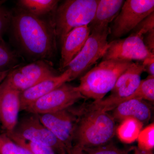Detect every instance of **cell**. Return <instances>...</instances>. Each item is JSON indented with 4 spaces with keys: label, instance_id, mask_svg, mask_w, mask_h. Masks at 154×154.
<instances>
[{
    "label": "cell",
    "instance_id": "6da1fadb",
    "mask_svg": "<svg viewBox=\"0 0 154 154\" xmlns=\"http://www.w3.org/2000/svg\"><path fill=\"white\" fill-rule=\"evenodd\" d=\"M11 14L12 35L22 52L35 61L52 58L57 50L53 21L48 22L20 8Z\"/></svg>",
    "mask_w": 154,
    "mask_h": 154
},
{
    "label": "cell",
    "instance_id": "7a4b0ae2",
    "mask_svg": "<svg viewBox=\"0 0 154 154\" xmlns=\"http://www.w3.org/2000/svg\"><path fill=\"white\" fill-rule=\"evenodd\" d=\"M79 108V116L75 131V144L84 149L109 143L116 132L113 116L107 112L83 111Z\"/></svg>",
    "mask_w": 154,
    "mask_h": 154
},
{
    "label": "cell",
    "instance_id": "3957f363",
    "mask_svg": "<svg viewBox=\"0 0 154 154\" xmlns=\"http://www.w3.org/2000/svg\"><path fill=\"white\" fill-rule=\"evenodd\" d=\"M133 62L102 60L80 79L78 90L85 98L99 101L112 91L120 75Z\"/></svg>",
    "mask_w": 154,
    "mask_h": 154
},
{
    "label": "cell",
    "instance_id": "277c9868",
    "mask_svg": "<svg viewBox=\"0 0 154 154\" xmlns=\"http://www.w3.org/2000/svg\"><path fill=\"white\" fill-rule=\"evenodd\" d=\"M98 2L99 0H66L57 8L53 21L57 38L61 44L74 28L91 24Z\"/></svg>",
    "mask_w": 154,
    "mask_h": 154
},
{
    "label": "cell",
    "instance_id": "5b68a950",
    "mask_svg": "<svg viewBox=\"0 0 154 154\" xmlns=\"http://www.w3.org/2000/svg\"><path fill=\"white\" fill-rule=\"evenodd\" d=\"M145 72L142 63L133 62L118 78L111 94L107 98L82 106L85 111L107 112L113 110L122 102L136 99L134 94L141 82V76Z\"/></svg>",
    "mask_w": 154,
    "mask_h": 154
},
{
    "label": "cell",
    "instance_id": "8992f818",
    "mask_svg": "<svg viewBox=\"0 0 154 154\" xmlns=\"http://www.w3.org/2000/svg\"><path fill=\"white\" fill-rule=\"evenodd\" d=\"M90 29L91 34L84 47L65 69L69 74L70 82L83 75L102 58L108 47L107 37L110 33L109 25H99Z\"/></svg>",
    "mask_w": 154,
    "mask_h": 154
},
{
    "label": "cell",
    "instance_id": "52a82bcc",
    "mask_svg": "<svg viewBox=\"0 0 154 154\" xmlns=\"http://www.w3.org/2000/svg\"><path fill=\"white\" fill-rule=\"evenodd\" d=\"M9 137L18 138L41 143L51 148L56 154H67L68 151L40 121L37 114L29 113L19 119L13 131L6 134Z\"/></svg>",
    "mask_w": 154,
    "mask_h": 154
},
{
    "label": "cell",
    "instance_id": "ba28073f",
    "mask_svg": "<svg viewBox=\"0 0 154 154\" xmlns=\"http://www.w3.org/2000/svg\"><path fill=\"white\" fill-rule=\"evenodd\" d=\"M85 99L77 87L65 83L37 99L25 110L37 115L54 113L72 107Z\"/></svg>",
    "mask_w": 154,
    "mask_h": 154
},
{
    "label": "cell",
    "instance_id": "9c48e42d",
    "mask_svg": "<svg viewBox=\"0 0 154 154\" xmlns=\"http://www.w3.org/2000/svg\"><path fill=\"white\" fill-rule=\"evenodd\" d=\"M154 11L153 0H127L113 21L110 33L119 38L132 31L146 17Z\"/></svg>",
    "mask_w": 154,
    "mask_h": 154
},
{
    "label": "cell",
    "instance_id": "30bf717a",
    "mask_svg": "<svg viewBox=\"0 0 154 154\" xmlns=\"http://www.w3.org/2000/svg\"><path fill=\"white\" fill-rule=\"evenodd\" d=\"M154 57L144 42L143 35L132 32L122 39H116L109 42L102 60H117L143 62Z\"/></svg>",
    "mask_w": 154,
    "mask_h": 154
},
{
    "label": "cell",
    "instance_id": "8fae6325",
    "mask_svg": "<svg viewBox=\"0 0 154 154\" xmlns=\"http://www.w3.org/2000/svg\"><path fill=\"white\" fill-rule=\"evenodd\" d=\"M38 115L42 123L63 144L69 152L74 145L79 116L78 107L72 106L54 113Z\"/></svg>",
    "mask_w": 154,
    "mask_h": 154
},
{
    "label": "cell",
    "instance_id": "7c38bea8",
    "mask_svg": "<svg viewBox=\"0 0 154 154\" xmlns=\"http://www.w3.org/2000/svg\"><path fill=\"white\" fill-rule=\"evenodd\" d=\"M56 75L49 61L38 60L13 69L6 79L13 88L22 92Z\"/></svg>",
    "mask_w": 154,
    "mask_h": 154
},
{
    "label": "cell",
    "instance_id": "4fadbf2b",
    "mask_svg": "<svg viewBox=\"0 0 154 154\" xmlns=\"http://www.w3.org/2000/svg\"><path fill=\"white\" fill-rule=\"evenodd\" d=\"M20 94L6 79L0 84V123L5 131V133L12 132L19 121Z\"/></svg>",
    "mask_w": 154,
    "mask_h": 154
},
{
    "label": "cell",
    "instance_id": "5bb4252c",
    "mask_svg": "<svg viewBox=\"0 0 154 154\" xmlns=\"http://www.w3.org/2000/svg\"><path fill=\"white\" fill-rule=\"evenodd\" d=\"M91 30L89 25L74 28L65 37L62 43L60 70L65 69L84 47L90 35Z\"/></svg>",
    "mask_w": 154,
    "mask_h": 154
},
{
    "label": "cell",
    "instance_id": "9a60e30c",
    "mask_svg": "<svg viewBox=\"0 0 154 154\" xmlns=\"http://www.w3.org/2000/svg\"><path fill=\"white\" fill-rule=\"evenodd\" d=\"M69 72L65 70L59 75L45 79L35 85L21 92V110H25L28 106L37 99L51 92L63 84L70 82Z\"/></svg>",
    "mask_w": 154,
    "mask_h": 154
},
{
    "label": "cell",
    "instance_id": "2e32d148",
    "mask_svg": "<svg viewBox=\"0 0 154 154\" xmlns=\"http://www.w3.org/2000/svg\"><path fill=\"white\" fill-rule=\"evenodd\" d=\"M114 119L123 121L132 119L143 124L148 123L151 117L150 107L145 100L133 99L122 102L113 110Z\"/></svg>",
    "mask_w": 154,
    "mask_h": 154
},
{
    "label": "cell",
    "instance_id": "e0dca14e",
    "mask_svg": "<svg viewBox=\"0 0 154 154\" xmlns=\"http://www.w3.org/2000/svg\"><path fill=\"white\" fill-rule=\"evenodd\" d=\"M124 2L123 0H99L95 16L89 27L109 25L118 15Z\"/></svg>",
    "mask_w": 154,
    "mask_h": 154
},
{
    "label": "cell",
    "instance_id": "ac0fdd59",
    "mask_svg": "<svg viewBox=\"0 0 154 154\" xmlns=\"http://www.w3.org/2000/svg\"><path fill=\"white\" fill-rule=\"evenodd\" d=\"M58 1L56 0H19V8L30 14L42 17L56 9Z\"/></svg>",
    "mask_w": 154,
    "mask_h": 154
},
{
    "label": "cell",
    "instance_id": "d6986e66",
    "mask_svg": "<svg viewBox=\"0 0 154 154\" xmlns=\"http://www.w3.org/2000/svg\"><path fill=\"white\" fill-rule=\"evenodd\" d=\"M143 125L142 123L135 119H127L122 121L116 129V132L122 141L125 143H131L137 140Z\"/></svg>",
    "mask_w": 154,
    "mask_h": 154
},
{
    "label": "cell",
    "instance_id": "ffe728a7",
    "mask_svg": "<svg viewBox=\"0 0 154 154\" xmlns=\"http://www.w3.org/2000/svg\"><path fill=\"white\" fill-rule=\"evenodd\" d=\"M19 60L18 54L12 50L2 38H0V72L17 67Z\"/></svg>",
    "mask_w": 154,
    "mask_h": 154
},
{
    "label": "cell",
    "instance_id": "44dd1931",
    "mask_svg": "<svg viewBox=\"0 0 154 154\" xmlns=\"http://www.w3.org/2000/svg\"><path fill=\"white\" fill-rule=\"evenodd\" d=\"M0 154H32L12 140L5 133H0Z\"/></svg>",
    "mask_w": 154,
    "mask_h": 154
},
{
    "label": "cell",
    "instance_id": "7402d4cb",
    "mask_svg": "<svg viewBox=\"0 0 154 154\" xmlns=\"http://www.w3.org/2000/svg\"><path fill=\"white\" fill-rule=\"evenodd\" d=\"M10 138L15 143L27 149L31 154H56L54 150L48 146L18 138Z\"/></svg>",
    "mask_w": 154,
    "mask_h": 154
},
{
    "label": "cell",
    "instance_id": "603a6c76",
    "mask_svg": "<svg viewBox=\"0 0 154 154\" xmlns=\"http://www.w3.org/2000/svg\"><path fill=\"white\" fill-rule=\"evenodd\" d=\"M137 140L138 148L145 150H152L154 147V123L142 130Z\"/></svg>",
    "mask_w": 154,
    "mask_h": 154
},
{
    "label": "cell",
    "instance_id": "cb8c5ba5",
    "mask_svg": "<svg viewBox=\"0 0 154 154\" xmlns=\"http://www.w3.org/2000/svg\"><path fill=\"white\" fill-rule=\"evenodd\" d=\"M83 149L87 154H128L125 151L110 143L95 147Z\"/></svg>",
    "mask_w": 154,
    "mask_h": 154
},
{
    "label": "cell",
    "instance_id": "d4e9b609",
    "mask_svg": "<svg viewBox=\"0 0 154 154\" xmlns=\"http://www.w3.org/2000/svg\"><path fill=\"white\" fill-rule=\"evenodd\" d=\"M154 30V12L146 17L132 30V32H137L143 35Z\"/></svg>",
    "mask_w": 154,
    "mask_h": 154
},
{
    "label": "cell",
    "instance_id": "484cf974",
    "mask_svg": "<svg viewBox=\"0 0 154 154\" xmlns=\"http://www.w3.org/2000/svg\"><path fill=\"white\" fill-rule=\"evenodd\" d=\"M11 14L3 8L0 2V38H2L10 26Z\"/></svg>",
    "mask_w": 154,
    "mask_h": 154
},
{
    "label": "cell",
    "instance_id": "4316f807",
    "mask_svg": "<svg viewBox=\"0 0 154 154\" xmlns=\"http://www.w3.org/2000/svg\"><path fill=\"white\" fill-rule=\"evenodd\" d=\"M143 39L146 46L151 52L154 54V30L144 34Z\"/></svg>",
    "mask_w": 154,
    "mask_h": 154
},
{
    "label": "cell",
    "instance_id": "83f0119b",
    "mask_svg": "<svg viewBox=\"0 0 154 154\" xmlns=\"http://www.w3.org/2000/svg\"><path fill=\"white\" fill-rule=\"evenodd\" d=\"M144 67L145 71L149 75L154 77V57L149 58L142 62Z\"/></svg>",
    "mask_w": 154,
    "mask_h": 154
},
{
    "label": "cell",
    "instance_id": "f1b7e54d",
    "mask_svg": "<svg viewBox=\"0 0 154 154\" xmlns=\"http://www.w3.org/2000/svg\"><path fill=\"white\" fill-rule=\"evenodd\" d=\"M67 154H87L83 149L77 145L74 144L72 147Z\"/></svg>",
    "mask_w": 154,
    "mask_h": 154
},
{
    "label": "cell",
    "instance_id": "f546056e",
    "mask_svg": "<svg viewBox=\"0 0 154 154\" xmlns=\"http://www.w3.org/2000/svg\"><path fill=\"white\" fill-rule=\"evenodd\" d=\"M134 154H153L152 150H145L141 149L138 147L134 149Z\"/></svg>",
    "mask_w": 154,
    "mask_h": 154
},
{
    "label": "cell",
    "instance_id": "4dcf8cb0",
    "mask_svg": "<svg viewBox=\"0 0 154 154\" xmlns=\"http://www.w3.org/2000/svg\"><path fill=\"white\" fill-rule=\"evenodd\" d=\"M11 70H7L6 71L0 72V84L6 79Z\"/></svg>",
    "mask_w": 154,
    "mask_h": 154
}]
</instances>
